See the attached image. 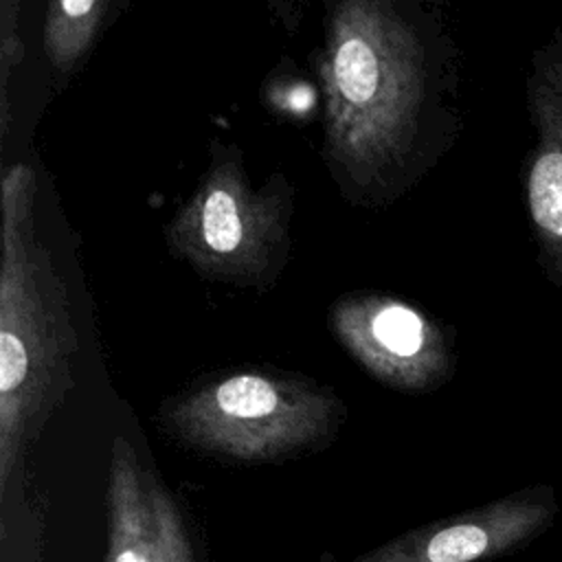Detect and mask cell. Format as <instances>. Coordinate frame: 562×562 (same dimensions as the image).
Masks as SVG:
<instances>
[{"label": "cell", "instance_id": "cell-1", "mask_svg": "<svg viewBox=\"0 0 562 562\" xmlns=\"http://www.w3.org/2000/svg\"><path fill=\"white\" fill-rule=\"evenodd\" d=\"M426 61L400 0H334L321 64L327 151L358 184H384L415 149Z\"/></svg>", "mask_w": 562, "mask_h": 562}, {"label": "cell", "instance_id": "cell-2", "mask_svg": "<svg viewBox=\"0 0 562 562\" xmlns=\"http://www.w3.org/2000/svg\"><path fill=\"white\" fill-rule=\"evenodd\" d=\"M0 266V487L4 490L42 415L70 384L77 336L66 285L35 231V176L13 165L2 178Z\"/></svg>", "mask_w": 562, "mask_h": 562}, {"label": "cell", "instance_id": "cell-3", "mask_svg": "<svg viewBox=\"0 0 562 562\" xmlns=\"http://www.w3.org/2000/svg\"><path fill=\"white\" fill-rule=\"evenodd\" d=\"M338 417L340 402L329 393L266 371L222 375L167 411L187 443L235 461H272L316 446Z\"/></svg>", "mask_w": 562, "mask_h": 562}, {"label": "cell", "instance_id": "cell-4", "mask_svg": "<svg viewBox=\"0 0 562 562\" xmlns=\"http://www.w3.org/2000/svg\"><path fill=\"white\" fill-rule=\"evenodd\" d=\"M288 198L255 191L237 162L215 165L169 224L173 255L200 274L263 285L288 244Z\"/></svg>", "mask_w": 562, "mask_h": 562}, {"label": "cell", "instance_id": "cell-5", "mask_svg": "<svg viewBox=\"0 0 562 562\" xmlns=\"http://www.w3.org/2000/svg\"><path fill=\"white\" fill-rule=\"evenodd\" d=\"M338 342L382 384L422 393L452 373L443 329L422 310L386 294H349L329 310Z\"/></svg>", "mask_w": 562, "mask_h": 562}, {"label": "cell", "instance_id": "cell-6", "mask_svg": "<svg viewBox=\"0 0 562 562\" xmlns=\"http://www.w3.org/2000/svg\"><path fill=\"white\" fill-rule=\"evenodd\" d=\"M560 514L553 485L516 490L487 505L422 525L349 562H485L542 536Z\"/></svg>", "mask_w": 562, "mask_h": 562}, {"label": "cell", "instance_id": "cell-7", "mask_svg": "<svg viewBox=\"0 0 562 562\" xmlns=\"http://www.w3.org/2000/svg\"><path fill=\"white\" fill-rule=\"evenodd\" d=\"M108 514L105 562H195L176 501L123 437L112 443Z\"/></svg>", "mask_w": 562, "mask_h": 562}, {"label": "cell", "instance_id": "cell-8", "mask_svg": "<svg viewBox=\"0 0 562 562\" xmlns=\"http://www.w3.org/2000/svg\"><path fill=\"white\" fill-rule=\"evenodd\" d=\"M529 108L538 143L527 171V206L542 263L562 288V44L538 55Z\"/></svg>", "mask_w": 562, "mask_h": 562}, {"label": "cell", "instance_id": "cell-9", "mask_svg": "<svg viewBox=\"0 0 562 562\" xmlns=\"http://www.w3.org/2000/svg\"><path fill=\"white\" fill-rule=\"evenodd\" d=\"M108 0H50L44 26V50L59 72H70L90 50Z\"/></svg>", "mask_w": 562, "mask_h": 562}, {"label": "cell", "instance_id": "cell-10", "mask_svg": "<svg viewBox=\"0 0 562 562\" xmlns=\"http://www.w3.org/2000/svg\"><path fill=\"white\" fill-rule=\"evenodd\" d=\"M20 2L22 0H0V132L7 134L9 127V75L11 68H15L24 57V44L18 33V20H20Z\"/></svg>", "mask_w": 562, "mask_h": 562}]
</instances>
